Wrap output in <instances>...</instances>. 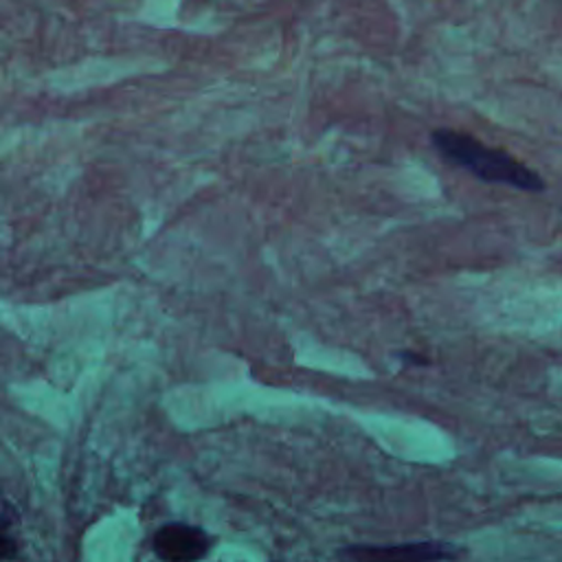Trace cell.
I'll return each mask as SVG.
<instances>
[{"mask_svg":"<svg viewBox=\"0 0 562 562\" xmlns=\"http://www.w3.org/2000/svg\"><path fill=\"white\" fill-rule=\"evenodd\" d=\"M459 549L452 542L417 540L400 544H351L342 555L351 562H446L457 560Z\"/></svg>","mask_w":562,"mask_h":562,"instance_id":"obj_2","label":"cell"},{"mask_svg":"<svg viewBox=\"0 0 562 562\" xmlns=\"http://www.w3.org/2000/svg\"><path fill=\"white\" fill-rule=\"evenodd\" d=\"M430 143L446 162L465 169L483 182L512 187L525 193H540L547 189L544 178L527 162L501 147L481 143L468 132L454 127H435L430 132Z\"/></svg>","mask_w":562,"mask_h":562,"instance_id":"obj_1","label":"cell"},{"mask_svg":"<svg viewBox=\"0 0 562 562\" xmlns=\"http://www.w3.org/2000/svg\"><path fill=\"white\" fill-rule=\"evenodd\" d=\"M209 549V533L187 522H167L154 536V551L162 562H200Z\"/></svg>","mask_w":562,"mask_h":562,"instance_id":"obj_3","label":"cell"},{"mask_svg":"<svg viewBox=\"0 0 562 562\" xmlns=\"http://www.w3.org/2000/svg\"><path fill=\"white\" fill-rule=\"evenodd\" d=\"M18 553V547L13 542V538L0 533V560H13Z\"/></svg>","mask_w":562,"mask_h":562,"instance_id":"obj_4","label":"cell"},{"mask_svg":"<svg viewBox=\"0 0 562 562\" xmlns=\"http://www.w3.org/2000/svg\"><path fill=\"white\" fill-rule=\"evenodd\" d=\"M400 358H402L404 362H408V364H426V362H428L426 358H419V356L408 353V351H402V353H400Z\"/></svg>","mask_w":562,"mask_h":562,"instance_id":"obj_5","label":"cell"}]
</instances>
